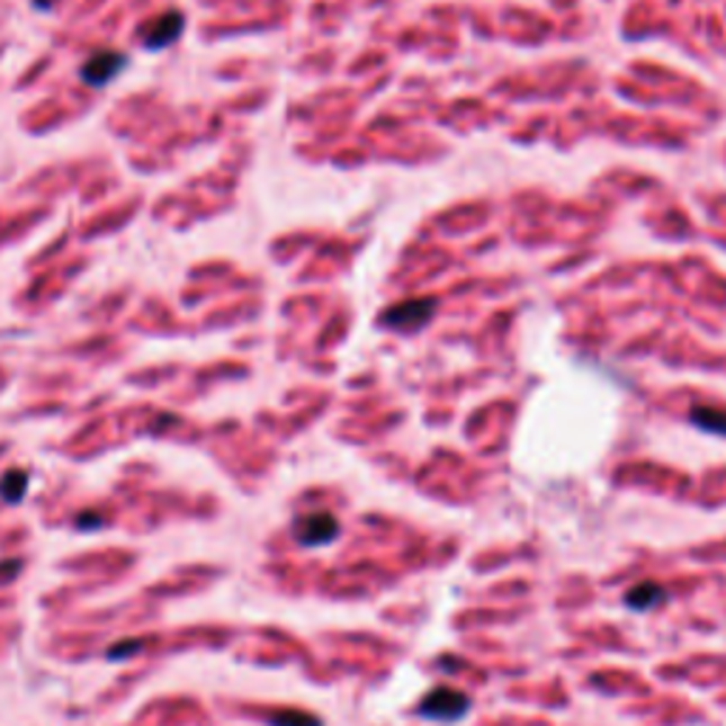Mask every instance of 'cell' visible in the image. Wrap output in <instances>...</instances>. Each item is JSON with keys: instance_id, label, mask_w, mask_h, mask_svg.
Instances as JSON below:
<instances>
[{"instance_id": "1", "label": "cell", "mask_w": 726, "mask_h": 726, "mask_svg": "<svg viewBox=\"0 0 726 726\" xmlns=\"http://www.w3.org/2000/svg\"><path fill=\"white\" fill-rule=\"evenodd\" d=\"M437 312V304L432 298H412V301H403V304H395L389 307L383 315H381V324L386 329H395V332H415V329H423L435 318Z\"/></svg>"}, {"instance_id": "2", "label": "cell", "mask_w": 726, "mask_h": 726, "mask_svg": "<svg viewBox=\"0 0 726 726\" xmlns=\"http://www.w3.org/2000/svg\"><path fill=\"white\" fill-rule=\"evenodd\" d=\"M471 701L465 693L452 690V686H437L429 695L420 701V715L432 718V721H443V723H454L462 715H469Z\"/></svg>"}, {"instance_id": "3", "label": "cell", "mask_w": 726, "mask_h": 726, "mask_svg": "<svg viewBox=\"0 0 726 726\" xmlns=\"http://www.w3.org/2000/svg\"><path fill=\"white\" fill-rule=\"evenodd\" d=\"M341 533V523L335 519L329 511H315V514H307L295 523V539L301 542L304 548H318V545H327L332 542L335 536Z\"/></svg>"}, {"instance_id": "4", "label": "cell", "mask_w": 726, "mask_h": 726, "mask_svg": "<svg viewBox=\"0 0 726 726\" xmlns=\"http://www.w3.org/2000/svg\"><path fill=\"white\" fill-rule=\"evenodd\" d=\"M125 66H128L125 54H120V51H97L94 58L85 60V66H83L80 74H83V80L88 85H97L100 88L108 80H114Z\"/></svg>"}, {"instance_id": "5", "label": "cell", "mask_w": 726, "mask_h": 726, "mask_svg": "<svg viewBox=\"0 0 726 726\" xmlns=\"http://www.w3.org/2000/svg\"><path fill=\"white\" fill-rule=\"evenodd\" d=\"M182 17L179 14H165V17H159V21L145 31V46L148 49H162V46H167L174 40V37L179 34V29H182Z\"/></svg>"}, {"instance_id": "6", "label": "cell", "mask_w": 726, "mask_h": 726, "mask_svg": "<svg viewBox=\"0 0 726 726\" xmlns=\"http://www.w3.org/2000/svg\"><path fill=\"white\" fill-rule=\"evenodd\" d=\"M664 599V590L656 585V582H644V585H636L630 593H627V605L632 610H647V607H656L659 602Z\"/></svg>"}, {"instance_id": "7", "label": "cell", "mask_w": 726, "mask_h": 726, "mask_svg": "<svg viewBox=\"0 0 726 726\" xmlns=\"http://www.w3.org/2000/svg\"><path fill=\"white\" fill-rule=\"evenodd\" d=\"M693 423L704 432H713V435H726V412H718V408H695L690 415Z\"/></svg>"}, {"instance_id": "8", "label": "cell", "mask_w": 726, "mask_h": 726, "mask_svg": "<svg viewBox=\"0 0 726 726\" xmlns=\"http://www.w3.org/2000/svg\"><path fill=\"white\" fill-rule=\"evenodd\" d=\"M270 723L273 726H321V718H315L312 713H304V710H282L270 715Z\"/></svg>"}, {"instance_id": "9", "label": "cell", "mask_w": 726, "mask_h": 726, "mask_svg": "<svg viewBox=\"0 0 726 726\" xmlns=\"http://www.w3.org/2000/svg\"><path fill=\"white\" fill-rule=\"evenodd\" d=\"M26 486H29V477L23 471H9L4 482H0V494L6 497V502H17L26 494Z\"/></svg>"}, {"instance_id": "10", "label": "cell", "mask_w": 726, "mask_h": 726, "mask_svg": "<svg viewBox=\"0 0 726 726\" xmlns=\"http://www.w3.org/2000/svg\"><path fill=\"white\" fill-rule=\"evenodd\" d=\"M17 570H21V562H17V560L4 562V565H0V582H9V579H14Z\"/></svg>"}, {"instance_id": "11", "label": "cell", "mask_w": 726, "mask_h": 726, "mask_svg": "<svg viewBox=\"0 0 726 726\" xmlns=\"http://www.w3.org/2000/svg\"><path fill=\"white\" fill-rule=\"evenodd\" d=\"M131 650H139V644H137V641H128V644H120V647H111V650H108V656H111V659H122L125 653H131Z\"/></svg>"}]
</instances>
